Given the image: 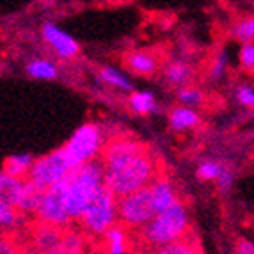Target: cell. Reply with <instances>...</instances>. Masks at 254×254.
<instances>
[{
    "instance_id": "cell-23",
    "label": "cell",
    "mask_w": 254,
    "mask_h": 254,
    "mask_svg": "<svg viewBox=\"0 0 254 254\" xmlns=\"http://www.w3.org/2000/svg\"><path fill=\"white\" fill-rule=\"evenodd\" d=\"M233 34L237 39L244 41V45H246V43H253V39H254V14L238 21L233 29Z\"/></svg>"
},
{
    "instance_id": "cell-30",
    "label": "cell",
    "mask_w": 254,
    "mask_h": 254,
    "mask_svg": "<svg viewBox=\"0 0 254 254\" xmlns=\"http://www.w3.org/2000/svg\"><path fill=\"white\" fill-rule=\"evenodd\" d=\"M237 100L244 107H254V89L251 85H240L237 89Z\"/></svg>"
},
{
    "instance_id": "cell-27",
    "label": "cell",
    "mask_w": 254,
    "mask_h": 254,
    "mask_svg": "<svg viewBox=\"0 0 254 254\" xmlns=\"http://www.w3.org/2000/svg\"><path fill=\"white\" fill-rule=\"evenodd\" d=\"M222 169L224 167H220L217 162H203L199 165V169H197V176L201 180H217L220 176V173H222Z\"/></svg>"
},
{
    "instance_id": "cell-6",
    "label": "cell",
    "mask_w": 254,
    "mask_h": 254,
    "mask_svg": "<svg viewBox=\"0 0 254 254\" xmlns=\"http://www.w3.org/2000/svg\"><path fill=\"white\" fill-rule=\"evenodd\" d=\"M157 215L158 210L155 204V197H153L151 185L118 201V217L127 226L144 228Z\"/></svg>"
},
{
    "instance_id": "cell-12",
    "label": "cell",
    "mask_w": 254,
    "mask_h": 254,
    "mask_svg": "<svg viewBox=\"0 0 254 254\" xmlns=\"http://www.w3.org/2000/svg\"><path fill=\"white\" fill-rule=\"evenodd\" d=\"M151 192H153V197H155V204H157L158 213L165 212L167 208H171L173 204H176L180 201L169 178L155 180L151 183Z\"/></svg>"
},
{
    "instance_id": "cell-5",
    "label": "cell",
    "mask_w": 254,
    "mask_h": 254,
    "mask_svg": "<svg viewBox=\"0 0 254 254\" xmlns=\"http://www.w3.org/2000/svg\"><path fill=\"white\" fill-rule=\"evenodd\" d=\"M102 148V131L100 127L94 123L82 125L78 130L73 133L68 144L63 146V153L69 167L73 171L82 167V165L93 162L96 153Z\"/></svg>"
},
{
    "instance_id": "cell-26",
    "label": "cell",
    "mask_w": 254,
    "mask_h": 254,
    "mask_svg": "<svg viewBox=\"0 0 254 254\" xmlns=\"http://www.w3.org/2000/svg\"><path fill=\"white\" fill-rule=\"evenodd\" d=\"M18 217H20V212L16 210V206L5 203V201H0V228L14 226Z\"/></svg>"
},
{
    "instance_id": "cell-20",
    "label": "cell",
    "mask_w": 254,
    "mask_h": 254,
    "mask_svg": "<svg viewBox=\"0 0 254 254\" xmlns=\"http://www.w3.org/2000/svg\"><path fill=\"white\" fill-rule=\"evenodd\" d=\"M130 107L137 114H149L157 109L155 96L149 91H140V93H131L130 96Z\"/></svg>"
},
{
    "instance_id": "cell-13",
    "label": "cell",
    "mask_w": 254,
    "mask_h": 254,
    "mask_svg": "<svg viewBox=\"0 0 254 254\" xmlns=\"http://www.w3.org/2000/svg\"><path fill=\"white\" fill-rule=\"evenodd\" d=\"M34 240L38 249H41L43 253H48L54 247H57L61 242L64 240L63 229L57 228V226H50V224H41L34 233Z\"/></svg>"
},
{
    "instance_id": "cell-28",
    "label": "cell",
    "mask_w": 254,
    "mask_h": 254,
    "mask_svg": "<svg viewBox=\"0 0 254 254\" xmlns=\"http://www.w3.org/2000/svg\"><path fill=\"white\" fill-rule=\"evenodd\" d=\"M226 64H228V55H226L224 52H220L215 59H213L212 66H210V76L215 78V80H219L226 71Z\"/></svg>"
},
{
    "instance_id": "cell-11",
    "label": "cell",
    "mask_w": 254,
    "mask_h": 254,
    "mask_svg": "<svg viewBox=\"0 0 254 254\" xmlns=\"http://www.w3.org/2000/svg\"><path fill=\"white\" fill-rule=\"evenodd\" d=\"M125 64H127V68L130 69V71L137 73V75H142V76L153 75L158 68L157 57L144 50H137V52L127 54L125 55Z\"/></svg>"
},
{
    "instance_id": "cell-32",
    "label": "cell",
    "mask_w": 254,
    "mask_h": 254,
    "mask_svg": "<svg viewBox=\"0 0 254 254\" xmlns=\"http://www.w3.org/2000/svg\"><path fill=\"white\" fill-rule=\"evenodd\" d=\"M237 254H254V244L246 238L237 242Z\"/></svg>"
},
{
    "instance_id": "cell-7",
    "label": "cell",
    "mask_w": 254,
    "mask_h": 254,
    "mask_svg": "<svg viewBox=\"0 0 254 254\" xmlns=\"http://www.w3.org/2000/svg\"><path fill=\"white\" fill-rule=\"evenodd\" d=\"M71 171L73 169L69 167L68 160L64 157L63 148H59L55 149L54 153H48L45 157L34 160V165H32L27 180L47 190V189L54 187L55 183L68 178Z\"/></svg>"
},
{
    "instance_id": "cell-3",
    "label": "cell",
    "mask_w": 254,
    "mask_h": 254,
    "mask_svg": "<svg viewBox=\"0 0 254 254\" xmlns=\"http://www.w3.org/2000/svg\"><path fill=\"white\" fill-rule=\"evenodd\" d=\"M190 220H189V212L185 204L178 201L165 212L158 213L155 219L142 228V238L148 242L149 246L164 247L174 244V242L183 240V237L189 231Z\"/></svg>"
},
{
    "instance_id": "cell-2",
    "label": "cell",
    "mask_w": 254,
    "mask_h": 254,
    "mask_svg": "<svg viewBox=\"0 0 254 254\" xmlns=\"http://www.w3.org/2000/svg\"><path fill=\"white\" fill-rule=\"evenodd\" d=\"M103 185H105V173H103V164L100 162H89L69 173L68 190H66V213L69 220H80L87 204Z\"/></svg>"
},
{
    "instance_id": "cell-33",
    "label": "cell",
    "mask_w": 254,
    "mask_h": 254,
    "mask_svg": "<svg viewBox=\"0 0 254 254\" xmlns=\"http://www.w3.org/2000/svg\"><path fill=\"white\" fill-rule=\"evenodd\" d=\"M0 254H16V249L11 242L0 240Z\"/></svg>"
},
{
    "instance_id": "cell-21",
    "label": "cell",
    "mask_w": 254,
    "mask_h": 254,
    "mask_svg": "<svg viewBox=\"0 0 254 254\" xmlns=\"http://www.w3.org/2000/svg\"><path fill=\"white\" fill-rule=\"evenodd\" d=\"M100 76H102L103 82L114 85V87H119V89L123 91H131V82L128 80V76H125L123 73H119L118 69L105 66V68L100 69Z\"/></svg>"
},
{
    "instance_id": "cell-16",
    "label": "cell",
    "mask_w": 254,
    "mask_h": 254,
    "mask_svg": "<svg viewBox=\"0 0 254 254\" xmlns=\"http://www.w3.org/2000/svg\"><path fill=\"white\" fill-rule=\"evenodd\" d=\"M21 187H23L21 180L7 176L5 173H0V201H5V203L16 206Z\"/></svg>"
},
{
    "instance_id": "cell-8",
    "label": "cell",
    "mask_w": 254,
    "mask_h": 254,
    "mask_svg": "<svg viewBox=\"0 0 254 254\" xmlns=\"http://www.w3.org/2000/svg\"><path fill=\"white\" fill-rule=\"evenodd\" d=\"M66 190H68V178L47 189L41 206L36 213L43 224L63 228L69 222V217L66 213Z\"/></svg>"
},
{
    "instance_id": "cell-25",
    "label": "cell",
    "mask_w": 254,
    "mask_h": 254,
    "mask_svg": "<svg viewBox=\"0 0 254 254\" xmlns=\"http://www.w3.org/2000/svg\"><path fill=\"white\" fill-rule=\"evenodd\" d=\"M45 254H82V240L78 237H64L59 246Z\"/></svg>"
},
{
    "instance_id": "cell-24",
    "label": "cell",
    "mask_w": 254,
    "mask_h": 254,
    "mask_svg": "<svg viewBox=\"0 0 254 254\" xmlns=\"http://www.w3.org/2000/svg\"><path fill=\"white\" fill-rule=\"evenodd\" d=\"M178 100L183 107L187 109H194V107H199L204 100V94L195 87H183L178 93Z\"/></svg>"
},
{
    "instance_id": "cell-1",
    "label": "cell",
    "mask_w": 254,
    "mask_h": 254,
    "mask_svg": "<svg viewBox=\"0 0 254 254\" xmlns=\"http://www.w3.org/2000/svg\"><path fill=\"white\" fill-rule=\"evenodd\" d=\"M105 187L116 197L139 192L157 180V164L148 146L133 139H114L103 149Z\"/></svg>"
},
{
    "instance_id": "cell-14",
    "label": "cell",
    "mask_w": 254,
    "mask_h": 254,
    "mask_svg": "<svg viewBox=\"0 0 254 254\" xmlns=\"http://www.w3.org/2000/svg\"><path fill=\"white\" fill-rule=\"evenodd\" d=\"M32 165H34V158L30 157L29 153H20V155H13V157L5 158L4 173L7 176L21 180L23 176H29Z\"/></svg>"
},
{
    "instance_id": "cell-22",
    "label": "cell",
    "mask_w": 254,
    "mask_h": 254,
    "mask_svg": "<svg viewBox=\"0 0 254 254\" xmlns=\"http://www.w3.org/2000/svg\"><path fill=\"white\" fill-rule=\"evenodd\" d=\"M151 254H197V247L192 244V242L180 240L169 244V246L157 247V251H153Z\"/></svg>"
},
{
    "instance_id": "cell-31",
    "label": "cell",
    "mask_w": 254,
    "mask_h": 254,
    "mask_svg": "<svg viewBox=\"0 0 254 254\" xmlns=\"http://www.w3.org/2000/svg\"><path fill=\"white\" fill-rule=\"evenodd\" d=\"M217 182H219L220 190H228L229 187H231V183H233V174L229 173L228 169H222V173H220V176L217 178Z\"/></svg>"
},
{
    "instance_id": "cell-19",
    "label": "cell",
    "mask_w": 254,
    "mask_h": 254,
    "mask_svg": "<svg viewBox=\"0 0 254 254\" xmlns=\"http://www.w3.org/2000/svg\"><path fill=\"white\" fill-rule=\"evenodd\" d=\"M105 246L109 254H127V235L121 228H112L105 233Z\"/></svg>"
},
{
    "instance_id": "cell-18",
    "label": "cell",
    "mask_w": 254,
    "mask_h": 254,
    "mask_svg": "<svg viewBox=\"0 0 254 254\" xmlns=\"http://www.w3.org/2000/svg\"><path fill=\"white\" fill-rule=\"evenodd\" d=\"M27 73L30 76H34V78H39V80H54L59 75L55 64H52L47 59H36L32 63H29L27 64Z\"/></svg>"
},
{
    "instance_id": "cell-29",
    "label": "cell",
    "mask_w": 254,
    "mask_h": 254,
    "mask_svg": "<svg viewBox=\"0 0 254 254\" xmlns=\"http://www.w3.org/2000/svg\"><path fill=\"white\" fill-rule=\"evenodd\" d=\"M240 63L249 71H254V43H246L240 50Z\"/></svg>"
},
{
    "instance_id": "cell-9",
    "label": "cell",
    "mask_w": 254,
    "mask_h": 254,
    "mask_svg": "<svg viewBox=\"0 0 254 254\" xmlns=\"http://www.w3.org/2000/svg\"><path fill=\"white\" fill-rule=\"evenodd\" d=\"M43 38L61 57H73L80 50V45L76 43V39H73L71 36L66 34L64 30H61L54 23L43 25Z\"/></svg>"
},
{
    "instance_id": "cell-4",
    "label": "cell",
    "mask_w": 254,
    "mask_h": 254,
    "mask_svg": "<svg viewBox=\"0 0 254 254\" xmlns=\"http://www.w3.org/2000/svg\"><path fill=\"white\" fill-rule=\"evenodd\" d=\"M116 219H118V197L103 185L82 213V228L93 235H105L114 226Z\"/></svg>"
},
{
    "instance_id": "cell-17",
    "label": "cell",
    "mask_w": 254,
    "mask_h": 254,
    "mask_svg": "<svg viewBox=\"0 0 254 254\" xmlns=\"http://www.w3.org/2000/svg\"><path fill=\"white\" fill-rule=\"evenodd\" d=\"M165 78L171 85H185L187 82L192 78V68L190 64L183 63V61H176L171 63L165 68Z\"/></svg>"
},
{
    "instance_id": "cell-10",
    "label": "cell",
    "mask_w": 254,
    "mask_h": 254,
    "mask_svg": "<svg viewBox=\"0 0 254 254\" xmlns=\"http://www.w3.org/2000/svg\"><path fill=\"white\" fill-rule=\"evenodd\" d=\"M45 192H47L45 189L25 180L23 187H21L20 197H18L16 210L21 213H38L39 206L43 203V197H45Z\"/></svg>"
},
{
    "instance_id": "cell-15",
    "label": "cell",
    "mask_w": 254,
    "mask_h": 254,
    "mask_svg": "<svg viewBox=\"0 0 254 254\" xmlns=\"http://www.w3.org/2000/svg\"><path fill=\"white\" fill-rule=\"evenodd\" d=\"M171 128L174 131H185V130H190V128H195L199 125V116L197 112L192 109H187V107H176L173 109L171 112Z\"/></svg>"
}]
</instances>
